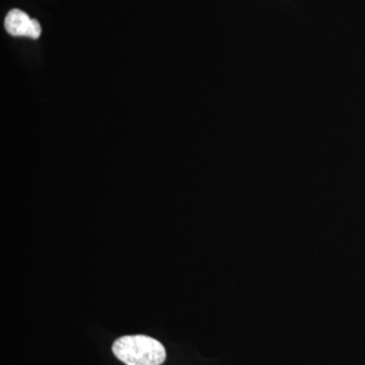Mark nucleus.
I'll return each instance as SVG.
<instances>
[{"mask_svg":"<svg viewBox=\"0 0 365 365\" xmlns=\"http://www.w3.org/2000/svg\"><path fill=\"white\" fill-rule=\"evenodd\" d=\"M112 349L126 365H160L167 357L162 343L145 335L124 336L115 341Z\"/></svg>","mask_w":365,"mask_h":365,"instance_id":"nucleus-1","label":"nucleus"},{"mask_svg":"<svg viewBox=\"0 0 365 365\" xmlns=\"http://www.w3.org/2000/svg\"><path fill=\"white\" fill-rule=\"evenodd\" d=\"M4 26L6 32L14 37L38 39L42 32L39 21L31 19L25 11L16 9L7 14Z\"/></svg>","mask_w":365,"mask_h":365,"instance_id":"nucleus-2","label":"nucleus"}]
</instances>
